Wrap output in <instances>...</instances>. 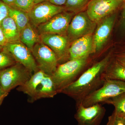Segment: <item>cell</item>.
I'll return each mask as SVG.
<instances>
[{
  "mask_svg": "<svg viewBox=\"0 0 125 125\" xmlns=\"http://www.w3.org/2000/svg\"><path fill=\"white\" fill-rule=\"evenodd\" d=\"M111 60L110 55L89 67L77 80L66 87L61 93L73 99L76 105L81 103L90 94L98 89L105 81L103 73Z\"/></svg>",
  "mask_w": 125,
  "mask_h": 125,
  "instance_id": "6da1fadb",
  "label": "cell"
},
{
  "mask_svg": "<svg viewBox=\"0 0 125 125\" xmlns=\"http://www.w3.org/2000/svg\"><path fill=\"white\" fill-rule=\"evenodd\" d=\"M90 56L71 60L59 64L51 75L58 93L74 83L87 69L90 61Z\"/></svg>",
  "mask_w": 125,
  "mask_h": 125,
  "instance_id": "7a4b0ae2",
  "label": "cell"
},
{
  "mask_svg": "<svg viewBox=\"0 0 125 125\" xmlns=\"http://www.w3.org/2000/svg\"><path fill=\"white\" fill-rule=\"evenodd\" d=\"M125 93V82L115 80H105L102 86L87 96L82 103L89 107L96 104L104 103L110 99Z\"/></svg>",
  "mask_w": 125,
  "mask_h": 125,
  "instance_id": "3957f363",
  "label": "cell"
},
{
  "mask_svg": "<svg viewBox=\"0 0 125 125\" xmlns=\"http://www.w3.org/2000/svg\"><path fill=\"white\" fill-rule=\"evenodd\" d=\"M32 73L18 62L0 72V83L8 94L17 86H22L31 78Z\"/></svg>",
  "mask_w": 125,
  "mask_h": 125,
  "instance_id": "277c9868",
  "label": "cell"
},
{
  "mask_svg": "<svg viewBox=\"0 0 125 125\" xmlns=\"http://www.w3.org/2000/svg\"><path fill=\"white\" fill-rule=\"evenodd\" d=\"M31 52L39 70L52 75L58 65V60L54 52L42 42L37 43Z\"/></svg>",
  "mask_w": 125,
  "mask_h": 125,
  "instance_id": "5b68a950",
  "label": "cell"
},
{
  "mask_svg": "<svg viewBox=\"0 0 125 125\" xmlns=\"http://www.w3.org/2000/svg\"><path fill=\"white\" fill-rule=\"evenodd\" d=\"M124 2L123 0H91L87 5L86 12L90 19L97 23L113 13Z\"/></svg>",
  "mask_w": 125,
  "mask_h": 125,
  "instance_id": "8992f818",
  "label": "cell"
},
{
  "mask_svg": "<svg viewBox=\"0 0 125 125\" xmlns=\"http://www.w3.org/2000/svg\"><path fill=\"white\" fill-rule=\"evenodd\" d=\"M96 24L90 19L86 11L78 13L73 17L69 25L67 31L68 38L75 40L92 34L96 29Z\"/></svg>",
  "mask_w": 125,
  "mask_h": 125,
  "instance_id": "52a82bcc",
  "label": "cell"
},
{
  "mask_svg": "<svg viewBox=\"0 0 125 125\" xmlns=\"http://www.w3.org/2000/svg\"><path fill=\"white\" fill-rule=\"evenodd\" d=\"M76 107L74 118L78 125H100L106 112L101 104L86 107L81 103L76 104Z\"/></svg>",
  "mask_w": 125,
  "mask_h": 125,
  "instance_id": "ba28073f",
  "label": "cell"
},
{
  "mask_svg": "<svg viewBox=\"0 0 125 125\" xmlns=\"http://www.w3.org/2000/svg\"><path fill=\"white\" fill-rule=\"evenodd\" d=\"M4 47L13 56L16 62L32 73L39 70L32 52L20 41L7 43Z\"/></svg>",
  "mask_w": 125,
  "mask_h": 125,
  "instance_id": "9c48e42d",
  "label": "cell"
},
{
  "mask_svg": "<svg viewBox=\"0 0 125 125\" xmlns=\"http://www.w3.org/2000/svg\"><path fill=\"white\" fill-rule=\"evenodd\" d=\"M42 42L48 46L54 52L58 63L62 64L69 61V49L67 48L69 38L62 34L43 33L40 34Z\"/></svg>",
  "mask_w": 125,
  "mask_h": 125,
  "instance_id": "30bf717a",
  "label": "cell"
},
{
  "mask_svg": "<svg viewBox=\"0 0 125 125\" xmlns=\"http://www.w3.org/2000/svg\"><path fill=\"white\" fill-rule=\"evenodd\" d=\"M64 11V6L55 5L47 0L35 5L28 14L31 22L34 26L37 27Z\"/></svg>",
  "mask_w": 125,
  "mask_h": 125,
  "instance_id": "8fae6325",
  "label": "cell"
},
{
  "mask_svg": "<svg viewBox=\"0 0 125 125\" xmlns=\"http://www.w3.org/2000/svg\"><path fill=\"white\" fill-rule=\"evenodd\" d=\"M74 13L66 11L57 14L49 20L37 27L40 34L43 33L62 34L67 29Z\"/></svg>",
  "mask_w": 125,
  "mask_h": 125,
  "instance_id": "7c38bea8",
  "label": "cell"
},
{
  "mask_svg": "<svg viewBox=\"0 0 125 125\" xmlns=\"http://www.w3.org/2000/svg\"><path fill=\"white\" fill-rule=\"evenodd\" d=\"M116 18V14L113 13L98 23L93 36L94 52L100 51L107 41L114 26Z\"/></svg>",
  "mask_w": 125,
  "mask_h": 125,
  "instance_id": "4fadbf2b",
  "label": "cell"
},
{
  "mask_svg": "<svg viewBox=\"0 0 125 125\" xmlns=\"http://www.w3.org/2000/svg\"><path fill=\"white\" fill-rule=\"evenodd\" d=\"M94 52L93 36L86 35L74 40L69 49L70 60L90 56Z\"/></svg>",
  "mask_w": 125,
  "mask_h": 125,
  "instance_id": "5bb4252c",
  "label": "cell"
},
{
  "mask_svg": "<svg viewBox=\"0 0 125 125\" xmlns=\"http://www.w3.org/2000/svg\"><path fill=\"white\" fill-rule=\"evenodd\" d=\"M57 94L51 75L46 73L39 84L32 102L40 99L54 97Z\"/></svg>",
  "mask_w": 125,
  "mask_h": 125,
  "instance_id": "9a60e30c",
  "label": "cell"
},
{
  "mask_svg": "<svg viewBox=\"0 0 125 125\" xmlns=\"http://www.w3.org/2000/svg\"><path fill=\"white\" fill-rule=\"evenodd\" d=\"M45 74L42 71L39 70L33 73L31 78L23 85L19 86L17 89L19 91L22 92L29 96L30 102H32L39 84Z\"/></svg>",
  "mask_w": 125,
  "mask_h": 125,
  "instance_id": "2e32d148",
  "label": "cell"
},
{
  "mask_svg": "<svg viewBox=\"0 0 125 125\" xmlns=\"http://www.w3.org/2000/svg\"><path fill=\"white\" fill-rule=\"evenodd\" d=\"M103 77L105 80H115L125 82V66L116 59L112 62L110 60L104 72Z\"/></svg>",
  "mask_w": 125,
  "mask_h": 125,
  "instance_id": "e0dca14e",
  "label": "cell"
},
{
  "mask_svg": "<svg viewBox=\"0 0 125 125\" xmlns=\"http://www.w3.org/2000/svg\"><path fill=\"white\" fill-rule=\"evenodd\" d=\"M1 28L7 43L20 41V31L13 20L8 16L3 20Z\"/></svg>",
  "mask_w": 125,
  "mask_h": 125,
  "instance_id": "ac0fdd59",
  "label": "cell"
},
{
  "mask_svg": "<svg viewBox=\"0 0 125 125\" xmlns=\"http://www.w3.org/2000/svg\"><path fill=\"white\" fill-rule=\"evenodd\" d=\"M20 41L32 52L34 46L41 42L40 35L30 23L21 31Z\"/></svg>",
  "mask_w": 125,
  "mask_h": 125,
  "instance_id": "d6986e66",
  "label": "cell"
},
{
  "mask_svg": "<svg viewBox=\"0 0 125 125\" xmlns=\"http://www.w3.org/2000/svg\"><path fill=\"white\" fill-rule=\"evenodd\" d=\"M9 6V16L13 20L20 32L30 23L28 14L15 7Z\"/></svg>",
  "mask_w": 125,
  "mask_h": 125,
  "instance_id": "ffe728a7",
  "label": "cell"
},
{
  "mask_svg": "<svg viewBox=\"0 0 125 125\" xmlns=\"http://www.w3.org/2000/svg\"><path fill=\"white\" fill-rule=\"evenodd\" d=\"M104 104H111L115 108L114 112L119 116H125V93L106 101Z\"/></svg>",
  "mask_w": 125,
  "mask_h": 125,
  "instance_id": "44dd1931",
  "label": "cell"
},
{
  "mask_svg": "<svg viewBox=\"0 0 125 125\" xmlns=\"http://www.w3.org/2000/svg\"><path fill=\"white\" fill-rule=\"evenodd\" d=\"M89 0H67L64 7L65 10L74 14L86 9Z\"/></svg>",
  "mask_w": 125,
  "mask_h": 125,
  "instance_id": "7402d4cb",
  "label": "cell"
},
{
  "mask_svg": "<svg viewBox=\"0 0 125 125\" xmlns=\"http://www.w3.org/2000/svg\"><path fill=\"white\" fill-rule=\"evenodd\" d=\"M13 57L4 47L0 52V72L16 64Z\"/></svg>",
  "mask_w": 125,
  "mask_h": 125,
  "instance_id": "603a6c76",
  "label": "cell"
},
{
  "mask_svg": "<svg viewBox=\"0 0 125 125\" xmlns=\"http://www.w3.org/2000/svg\"><path fill=\"white\" fill-rule=\"evenodd\" d=\"M35 5L34 0H15L12 7L29 13Z\"/></svg>",
  "mask_w": 125,
  "mask_h": 125,
  "instance_id": "cb8c5ba5",
  "label": "cell"
},
{
  "mask_svg": "<svg viewBox=\"0 0 125 125\" xmlns=\"http://www.w3.org/2000/svg\"><path fill=\"white\" fill-rule=\"evenodd\" d=\"M106 125H125V122L123 117L118 116L114 111L108 117Z\"/></svg>",
  "mask_w": 125,
  "mask_h": 125,
  "instance_id": "d4e9b609",
  "label": "cell"
},
{
  "mask_svg": "<svg viewBox=\"0 0 125 125\" xmlns=\"http://www.w3.org/2000/svg\"><path fill=\"white\" fill-rule=\"evenodd\" d=\"M9 6L0 0V25L3 20L9 16Z\"/></svg>",
  "mask_w": 125,
  "mask_h": 125,
  "instance_id": "484cf974",
  "label": "cell"
},
{
  "mask_svg": "<svg viewBox=\"0 0 125 125\" xmlns=\"http://www.w3.org/2000/svg\"><path fill=\"white\" fill-rule=\"evenodd\" d=\"M124 2L123 9L122 11L121 25L122 30L125 32V1Z\"/></svg>",
  "mask_w": 125,
  "mask_h": 125,
  "instance_id": "4316f807",
  "label": "cell"
},
{
  "mask_svg": "<svg viewBox=\"0 0 125 125\" xmlns=\"http://www.w3.org/2000/svg\"><path fill=\"white\" fill-rule=\"evenodd\" d=\"M7 43L2 30L0 27V45L4 47Z\"/></svg>",
  "mask_w": 125,
  "mask_h": 125,
  "instance_id": "83f0119b",
  "label": "cell"
},
{
  "mask_svg": "<svg viewBox=\"0 0 125 125\" xmlns=\"http://www.w3.org/2000/svg\"><path fill=\"white\" fill-rule=\"evenodd\" d=\"M67 0H48L52 4L58 6H63L64 5Z\"/></svg>",
  "mask_w": 125,
  "mask_h": 125,
  "instance_id": "f1b7e54d",
  "label": "cell"
},
{
  "mask_svg": "<svg viewBox=\"0 0 125 125\" xmlns=\"http://www.w3.org/2000/svg\"><path fill=\"white\" fill-rule=\"evenodd\" d=\"M115 59L121 64L125 66V54L117 55Z\"/></svg>",
  "mask_w": 125,
  "mask_h": 125,
  "instance_id": "f546056e",
  "label": "cell"
},
{
  "mask_svg": "<svg viewBox=\"0 0 125 125\" xmlns=\"http://www.w3.org/2000/svg\"><path fill=\"white\" fill-rule=\"evenodd\" d=\"M7 94V93H5L3 90L0 83V103L2 101L4 98L5 97Z\"/></svg>",
  "mask_w": 125,
  "mask_h": 125,
  "instance_id": "4dcf8cb0",
  "label": "cell"
},
{
  "mask_svg": "<svg viewBox=\"0 0 125 125\" xmlns=\"http://www.w3.org/2000/svg\"><path fill=\"white\" fill-rule=\"evenodd\" d=\"M2 2H4L9 6H13L14 2L15 0H0Z\"/></svg>",
  "mask_w": 125,
  "mask_h": 125,
  "instance_id": "1f68e13d",
  "label": "cell"
},
{
  "mask_svg": "<svg viewBox=\"0 0 125 125\" xmlns=\"http://www.w3.org/2000/svg\"><path fill=\"white\" fill-rule=\"evenodd\" d=\"M34 0V4L35 5L40 2H43V1H46L48 0Z\"/></svg>",
  "mask_w": 125,
  "mask_h": 125,
  "instance_id": "d6a6232c",
  "label": "cell"
},
{
  "mask_svg": "<svg viewBox=\"0 0 125 125\" xmlns=\"http://www.w3.org/2000/svg\"><path fill=\"white\" fill-rule=\"evenodd\" d=\"M3 48H4V47L2 46H1V45H0V52L2 51Z\"/></svg>",
  "mask_w": 125,
  "mask_h": 125,
  "instance_id": "836d02e7",
  "label": "cell"
},
{
  "mask_svg": "<svg viewBox=\"0 0 125 125\" xmlns=\"http://www.w3.org/2000/svg\"><path fill=\"white\" fill-rule=\"evenodd\" d=\"M123 117V119H124V121H125V116L123 117Z\"/></svg>",
  "mask_w": 125,
  "mask_h": 125,
  "instance_id": "e575fe53",
  "label": "cell"
},
{
  "mask_svg": "<svg viewBox=\"0 0 125 125\" xmlns=\"http://www.w3.org/2000/svg\"><path fill=\"white\" fill-rule=\"evenodd\" d=\"M123 0V1H124V2H125V0Z\"/></svg>",
  "mask_w": 125,
  "mask_h": 125,
  "instance_id": "d590c367",
  "label": "cell"
},
{
  "mask_svg": "<svg viewBox=\"0 0 125 125\" xmlns=\"http://www.w3.org/2000/svg\"><path fill=\"white\" fill-rule=\"evenodd\" d=\"M124 54H125V53H124Z\"/></svg>",
  "mask_w": 125,
  "mask_h": 125,
  "instance_id": "8d00e7d4",
  "label": "cell"
}]
</instances>
